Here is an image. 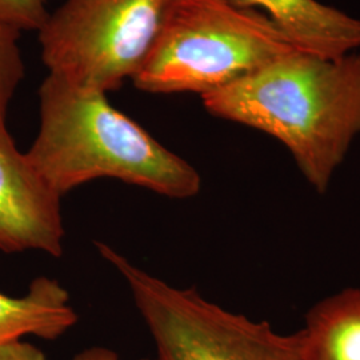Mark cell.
<instances>
[{"label": "cell", "instance_id": "2", "mask_svg": "<svg viewBox=\"0 0 360 360\" xmlns=\"http://www.w3.org/2000/svg\"><path fill=\"white\" fill-rule=\"evenodd\" d=\"M39 132L31 166L59 198L91 180L114 178L172 199L202 188L196 168L158 142L107 94L47 75L39 89Z\"/></svg>", "mask_w": 360, "mask_h": 360}, {"label": "cell", "instance_id": "6", "mask_svg": "<svg viewBox=\"0 0 360 360\" xmlns=\"http://www.w3.org/2000/svg\"><path fill=\"white\" fill-rule=\"evenodd\" d=\"M60 199L40 179L8 129H0V250L62 257Z\"/></svg>", "mask_w": 360, "mask_h": 360}, {"label": "cell", "instance_id": "9", "mask_svg": "<svg viewBox=\"0 0 360 360\" xmlns=\"http://www.w3.org/2000/svg\"><path fill=\"white\" fill-rule=\"evenodd\" d=\"M309 360H360V288L318 302L302 328Z\"/></svg>", "mask_w": 360, "mask_h": 360}, {"label": "cell", "instance_id": "8", "mask_svg": "<svg viewBox=\"0 0 360 360\" xmlns=\"http://www.w3.org/2000/svg\"><path fill=\"white\" fill-rule=\"evenodd\" d=\"M77 322L70 294L55 279H34L28 294L19 297L0 292V346L20 340L26 335L55 340Z\"/></svg>", "mask_w": 360, "mask_h": 360}, {"label": "cell", "instance_id": "1", "mask_svg": "<svg viewBox=\"0 0 360 360\" xmlns=\"http://www.w3.org/2000/svg\"><path fill=\"white\" fill-rule=\"evenodd\" d=\"M212 116L262 131L324 193L360 134V53L291 51L202 96Z\"/></svg>", "mask_w": 360, "mask_h": 360}, {"label": "cell", "instance_id": "3", "mask_svg": "<svg viewBox=\"0 0 360 360\" xmlns=\"http://www.w3.org/2000/svg\"><path fill=\"white\" fill-rule=\"evenodd\" d=\"M295 51L270 19L229 0H174L132 82L150 94L200 96Z\"/></svg>", "mask_w": 360, "mask_h": 360}, {"label": "cell", "instance_id": "7", "mask_svg": "<svg viewBox=\"0 0 360 360\" xmlns=\"http://www.w3.org/2000/svg\"><path fill=\"white\" fill-rule=\"evenodd\" d=\"M264 13L296 51L338 58L360 50V19L319 0H229Z\"/></svg>", "mask_w": 360, "mask_h": 360}, {"label": "cell", "instance_id": "5", "mask_svg": "<svg viewBox=\"0 0 360 360\" xmlns=\"http://www.w3.org/2000/svg\"><path fill=\"white\" fill-rule=\"evenodd\" d=\"M174 0H65L38 31L49 75L117 90L154 47Z\"/></svg>", "mask_w": 360, "mask_h": 360}, {"label": "cell", "instance_id": "11", "mask_svg": "<svg viewBox=\"0 0 360 360\" xmlns=\"http://www.w3.org/2000/svg\"><path fill=\"white\" fill-rule=\"evenodd\" d=\"M47 0H0V20L20 32L37 31L43 27L50 11Z\"/></svg>", "mask_w": 360, "mask_h": 360}, {"label": "cell", "instance_id": "12", "mask_svg": "<svg viewBox=\"0 0 360 360\" xmlns=\"http://www.w3.org/2000/svg\"><path fill=\"white\" fill-rule=\"evenodd\" d=\"M0 360H47V358L38 347L16 340L0 346Z\"/></svg>", "mask_w": 360, "mask_h": 360}, {"label": "cell", "instance_id": "10", "mask_svg": "<svg viewBox=\"0 0 360 360\" xmlns=\"http://www.w3.org/2000/svg\"><path fill=\"white\" fill-rule=\"evenodd\" d=\"M20 35L19 30L0 20V129H7L8 107L26 75Z\"/></svg>", "mask_w": 360, "mask_h": 360}, {"label": "cell", "instance_id": "4", "mask_svg": "<svg viewBox=\"0 0 360 360\" xmlns=\"http://www.w3.org/2000/svg\"><path fill=\"white\" fill-rule=\"evenodd\" d=\"M98 250L127 282L160 360H309L303 330L279 334L211 303L193 288H176L139 269L110 245Z\"/></svg>", "mask_w": 360, "mask_h": 360}, {"label": "cell", "instance_id": "13", "mask_svg": "<svg viewBox=\"0 0 360 360\" xmlns=\"http://www.w3.org/2000/svg\"><path fill=\"white\" fill-rule=\"evenodd\" d=\"M71 360H123L119 358V355L104 347H92L89 349L82 351L80 354H77V356H74ZM150 360V359H142ZM160 360V359H158Z\"/></svg>", "mask_w": 360, "mask_h": 360}]
</instances>
